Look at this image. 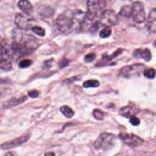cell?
<instances>
[{"mask_svg":"<svg viewBox=\"0 0 156 156\" xmlns=\"http://www.w3.org/2000/svg\"><path fill=\"white\" fill-rule=\"evenodd\" d=\"M101 22L105 27H110L118 23V16L113 10H104L101 16Z\"/></svg>","mask_w":156,"mask_h":156,"instance_id":"cell-5","label":"cell"},{"mask_svg":"<svg viewBox=\"0 0 156 156\" xmlns=\"http://www.w3.org/2000/svg\"><path fill=\"white\" fill-rule=\"evenodd\" d=\"M95 58H96V54L94 53L88 54L85 56V58H84L85 61L88 63L93 62Z\"/></svg>","mask_w":156,"mask_h":156,"instance_id":"cell-25","label":"cell"},{"mask_svg":"<svg viewBox=\"0 0 156 156\" xmlns=\"http://www.w3.org/2000/svg\"><path fill=\"white\" fill-rule=\"evenodd\" d=\"M18 6L24 13L29 15L32 11V5L27 0H20L18 2Z\"/></svg>","mask_w":156,"mask_h":156,"instance_id":"cell-13","label":"cell"},{"mask_svg":"<svg viewBox=\"0 0 156 156\" xmlns=\"http://www.w3.org/2000/svg\"><path fill=\"white\" fill-rule=\"evenodd\" d=\"M27 99V97L26 96H23L20 98H13L10 99L5 104V106L6 107H11L13 106L18 105L23 102H24Z\"/></svg>","mask_w":156,"mask_h":156,"instance_id":"cell-14","label":"cell"},{"mask_svg":"<svg viewBox=\"0 0 156 156\" xmlns=\"http://www.w3.org/2000/svg\"><path fill=\"white\" fill-rule=\"evenodd\" d=\"M74 24L73 16L66 13L59 15L56 19V25L62 32H65L71 28Z\"/></svg>","mask_w":156,"mask_h":156,"instance_id":"cell-4","label":"cell"},{"mask_svg":"<svg viewBox=\"0 0 156 156\" xmlns=\"http://www.w3.org/2000/svg\"><path fill=\"white\" fill-rule=\"evenodd\" d=\"M119 113L125 118H130L133 115V109L132 107L127 105L121 107L119 110Z\"/></svg>","mask_w":156,"mask_h":156,"instance_id":"cell-15","label":"cell"},{"mask_svg":"<svg viewBox=\"0 0 156 156\" xmlns=\"http://www.w3.org/2000/svg\"><path fill=\"white\" fill-rule=\"evenodd\" d=\"M32 63V62L29 59H24L21 60L19 63V66L21 68H26L30 66Z\"/></svg>","mask_w":156,"mask_h":156,"instance_id":"cell-24","label":"cell"},{"mask_svg":"<svg viewBox=\"0 0 156 156\" xmlns=\"http://www.w3.org/2000/svg\"><path fill=\"white\" fill-rule=\"evenodd\" d=\"M5 156H15L12 152H7L5 154Z\"/></svg>","mask_w":156,"mask_h":156,"instance_id":"cell-32","label":"cell"},{"mask_svg":"<svg viewBox=\"0 0 156 156\" xmlns=\"http://www.w3.org/2000/svg\"><path fill=\"white\" fill-rule=\"evenodd\" d=\"M52 60H53L52 59H51V60H46V62H44V67L47 68H49L50 67H51Z\"/></svg>","mask_w":156,"mask_h":156,"instance_id":"cell-29","label":"cell"},{"mask_svg":"<svg viewBox=\"0 0 156 156\" xmlns=\"http://www.w3.org/2000/svg\"><path fill=\"white\" fill-rule=\"evenodd\" d=\"M155 9H153L152 10H151V11L150 12L149 17H148V20H147V24L149 25V27H151L152 29V26L154 25V23L155 22Z\"/></svg>","mask_w":156,"mask_h":156,"instance_id":"cell-19","label":"cell"},{"mask_svg":"<svg viewBox=\"0 0 156 156\" xmlns=\"http://www.w3.org/2000/svg\"><path fill=\"white\" fill-rule=\"evenodd\" d=\"M112 32V30L110 27H105L102 30H101L99 35L102 38H106L108 37Z\"/></svg>","mask_w":156,"mask_h":156,"instance_id":"cell-20","label":"cell"},{"mask_svg":"<svg viewBox=\"0 0 156 156\" xmlns=\"http://www.w3.org/2000/svg\"><path fill=\"white\" fill-rule=\"evenodd\" d=\"M144 76L148 79H154L155 77V69L154 68H148L143 71Z\"/></svg>","mask_w":156,"mask_h":156,"instance_id":"cell-22","label":"cell"},{"mask_svg":"<svg viewBox=\"0 0 156 156\" xmlns=\"http://www.w3.org/2000/svg\"><path fill=\"white\" fill-rule=\"evenodd\" d=\"M133 55L136 57H140L146 62H149L152 58L151 53L150 51L147 48L144 49H139L135 50L133 52Z\"/></svg>","mask_w":156,"mask_h":156,"instance_id":"cell-12","label":"cell"},{"mask_svg":"<svg viewBox=\"0 0 156 156\" xmlns=\"http://www.w3.org/2000/svg\"><path fill=\"white\" fill-rule=\"evenodd\" d=\"M87 12L85 13L86 18L89 20H94L98 15V10L101 7L100 0H88L87 2Z\"/></svg>","mask_w":156,"mask_h":156,"instance_id":"cell-8","label":"cell"},{"mask_svg":"<svg viewBox=\"0 0 156 156\" xmlns=\"http://www.w3.org/2000/svg\"><path fill=\"white\" fill-rule=\"evenodd\" d=\"M29 138H30L29 134L23 135L13 140H10L2 143V144L0 145V148L2 149H7L13 148V147L19 146L20 145H21L22 144L26 143L29 139Z\"/></svg>","mask_w":156,"mask_h":156,"instance_id":"cell-10","label":"cell"},{"mask_svg":"<svg viewBox=\"0 0 156 156\" xmlns=\"http://www.w3.org/2000/svg\"><path fill=\"white\" fill-rule=\"evenodd\" d=\"M31 29L33 32H34L35 34L40 35L41 37H43L45 35L44 29L40 26H33L31 28Z\"/></svg>","mask_w":156,"mask_h":156,"instance_id":"cell-23","label":"cell"},{"mask_svg":"<svg viewBox=\"0 0 156 156\" xmlns=\"http://www.w3.org/2000/svg\"><path fill=\"white\" fill-rule=\"evenodd\" d=\"M144 68V65L143 64H134L132 65H128L123 67L120 72L119 74L122 77L129 78L133 76L139 74L141 71Z\"/></svg>","mask_w":156,"mask_h":156,"instance_id":"cell-6","label":"cell"},{"mask_svg":"<svg viewBox=\"0 0 156 156\" xmlns=\"http://www.w3.org/2000/svg\"><path fill=\"white\" fill-rule=\"evenodd\" d=\"M12 68V57L7 50L0 46V69L9 71Z\"/></svg>","mask_w":156,"mask_h":156,"instance_id":"cell-7","label":"cell"},{"mask_svg":"<svg viewBox=\"0 0 156 156\" xmlns=\"http://www.w3.org/2000/svg\"><path fill=\"white\" fill-rule=\"evenodd\" d=\"M44 156H55V154L53 152H48L45 153Z\"/></svg>","mask_w":156,"mask_h":156,"instance_id":"cell-31","label":"cell"},{"mask_svg":"<svg viewBox=\"0 0 156 156\" xmlns=\"http://www.w3.org/2000/svg\"><path fill=\"white\" fill-rule=\"evenodd\" d=\"M34 19L26 13H18L15 18V23L22 30H28L34 26Z\"/></svg>","mask_w":156,"mask_h":156,"instance_id":"cell-3","label":"cell"},{"mask_svg":"<svg viewBox=\"0 0 156 156\" xmlns=\"http://www.w3.org/2000/svg\"><path fill=\"white\" fill-rule=\"evenodd\" d=\"M99 82L96 79H89L85 81L83 83V87L84 88H96L99 87Z\"/></svg>","mask_w":156,"mask_h":156,"instance_id":"cell-17","label":"cell"},{"mask_svg":"<svg viewBox=\"0 0 156 156\" xmlns=\"http://www.w3.org/2000/svg\"><path fill=\"white\" fill-rule=\"evenodd\" d=\"M60 110L65 116H66V118H72L74 114V112L71 109V108H70L69 107H68L67 105L62 106L60 108Z\"/></svg>","mask_w":156,"mask_h":156,"instance_id":"cell-16","label":"cell"},{"mask_svg":"<svg viewBox=\"0 0 156 156\" xmlns=\"http://www.w3.org/2000/svg\"><path fill=\"white\" fill-rule=\"evenodd\" d=\"M99 22H98V21L95 22V23L91 26V27H90V30L91 32H93L96 31V30L98 29V28H99Z\"/></svg>","mask_w":156,"mask_h":156,"instance_id":"cell-28","label":"cell"},{"mask_svg":"<svg viewBox=\"0 0 156 156\" xmlns=\"http://www.w3.org/2000/svg\"><path fill=\"white\" fill-rule=\"evenodd\" d=\"M119 136L127 145L132 147H138L144 143V140L142 138L134 134L121 133Z\"/></svg>","mask_w":156,"mask_h":156,"instance_id":"cell-9","label":"cell"},{"mask_svg":"<svg viewBox=\"0 0 156 156\" xmlns=\"http://www.w3.org/2000/svg\"><path fill=\"white\" fill-rule=\"evenodd\" d=\"M131 7L133 20L138 24L144 23L146 21V13L143 3L140 1H135Z\"/></svg>","mask_w":156,"mask_h":156,"instance_id":"cell-2","label":"cell"},{"mask_svg":"<svg viewBox=\"0 0 156 156\" xmlns=\"http://www.w3.org/2000/svg\"><path fill=\"white\" fill-rule=\"evenodd\" d=\"M38 95H39V91L36 90H33L28 92V96L32 98H37L38 96Z\"/></svg>","mask_w":156,"mask_h":156,"instance_id":"cell-27","label":"cell"},{"mask_svg":"<svg viewBox=\"0 0 156 156\" xmlns=\"http://www.w3.org/2000/svg\"><path fill=\"white\" fill-rule=\"evenodd\" d=\"M93 115L94 118L97 120H102L104 117V113L102 111L99 109H94L93 111Z\"/></svg>","mask_w":156,"mask_h":156,"instance_id":"cell-21","label":"cell"},{"mask_svg":"<svg viewBox=\"0 0 156 156\" xmlns=\"http://www.w3.org/2000/svg\"><path fill=\"white\" fill-rule=\"evenodd\" d=\"M132 14V7L129 5H124L122 7L119 11V15L124 17H129Z\"/></svg>","mask_w":156,"mask_h":156,"instance_id":"cell-18","label":"cell"},{"mask_svg":"<svg viewBox=\"0 0 156 156\" xmlns=\"http://www.w3.org/2000/svg\"><path fill=\"white\" fill-rule=\"evenodd\" d=\"M115 136L113 134L104 132L101 133L93 143L97 149L108 150L112 149L115 144Z\"/></svg>","mask_w":156,"mask_h":156,"instance_id":"cell-1","label":"cell"},{"mask_svg":"<svg viewBox=\"0 0 156 156\" xmlns=\"http://www.w3.org/2000/svg\"><path fill=\"white\" fill-rule=\"evenodd\" d=\"M130 122L133 126H138L140 124V120L138 118L133 115L130 117Z\"/></svg>","mask_w":156,"mask_h":156,"instance_id":"cell-26","label":"cell"},{"mask_svg":"<svg viewBox=\"0 0 156 156\" xmlns=\"http://www.w3.org/2000/svg\"><path fill=\"white\" fill-rule=\"evenodd\" d=\"M12 48L16 54L21 55L29 54L34 51L28 45L15 40L12 44Z\"/></svg>","mask_w":156,"mask_h":156,"instance_id":"cell-11","label":"cell"},{"mask_svg":"<svg viewBox=\"0 0 156 156\" xmlns=\"http://www.w3.org/2000/svg\"><path fill=\"white\" fill-rule=\"evenodd\" d=\"M68 60H66V59H63L62 60L60 63V66L61 68H63V67H65L66 66V65H68Z\"/></svg>","mask_w":156,"mask_h":156,"instance_id":"cell-30","label":"cell"}]
</instances>
